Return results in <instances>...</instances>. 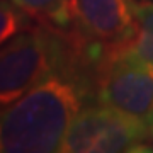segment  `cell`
Listing matches in <instances>:
<instances>
[{
	"mask_svg": "<svg viewBox=\"0 0 153 153\" xmlns=\"http://www.w3.org/2000/svg\"><path fill=\"white\" fill-rule=\"evenodd\" d=\"M97 53H83L0 111V153L61 152L78 111L94 97Z\"/></svg>",
	"mask_w": 153,
	"mask_h": 153,
	"instance_id": "obj_1",
	"label": "cell"
},
{
	"mask_svg": "<svg viewBox=\"0 0 153 153\" xmlns=\"http://www.w3.org/2000/svg\"><path fill=\"white\" fill-rule=\"evenodd\" d=\"M87 51L78 34L41 24L21 31L0 48V111Z\"/></svg>",
	"mask_w": 153,
	"mask_h": 153,
	"instance_id": "obj_2",
	"label": "cell"
},
{
	"mask_svg": "<svg viewBox=\"0 0 153 153\" xmlns=\"http://www.w3.org/2000/svg\"><path fill=\"white\" fill-rule=\"evenodd\" d=\"M61 152H153L150 124L109 105L87 104L71 121L61 145Z\"/></svg>",
	"mask_w": 153,
	"mask_h": 153,
	"instance_id": "obj_3",
	"label": "cell"
},
{
	"mask_svg": "<svg viewBox=\"0 0 153 153\" xmlns=\"http://www.w3.org/2000/svg\"><path fill=\"white\" fill-rule=\"evenodd\" d=\"M94 97L97 102L153 123V65L119 44L97 61Z\"/></svg>",
	"mask_w": 153,
	"mask_h": 153,
	"instance_id": "obj_4",
	"label": "cell"
},
{
	"mask_svg": "<svg viewBox=\"0 0 153 153\" xmlns=\"http://www.w3.org/2000/svg\"><path fill=\"white\" fill-rule=\"evenodd\" d=\"M70 16L75 34L102 49L124 44L134 33L131 0H71Z\"/></svg>",
	"mask_w": 153,
	"mask_h": 153,
	"instance_id": "obj_5",
	"label": "cell"
},
{
	"mask_svg": "<svg viewBox=\"0 0 153 153\" xmlns=\"http://www.w3.org/2000/svg\"><path fill=\"white\" fill-rule=\"evenodd\" d=\"M134 33L124 46L131 55L153 65V4L131 0Z\"/></svg>",
	"mask_w": 153,
	"mask_h": 153,
	"instance_id": "obj_6",
	"label": "cell"
},
{
	"mask_svg": "<svg viewBox=\"0 0 153 153\" xmlns=\"http://www.w3.org/2000/svg\"><path fill=\"white\" fill-rule=\"evenodd\" d=\"M34 21L48 26L66 29L71 22V0H10Z\"/></svg>",
	"mask_w": 153,
	"mask_h": 153,
	"instance_id": "obj_7",
	"label": "cell"
},
{
	"mask_svg": "<svg viewBox=\"0 0 153 153\" xmlns=\"http://www.w3.org/2000/svg\"><path fill=\"white\" fill-rule=\"evenodd\" d=\"M33 21V17H29L24 10H21L14 2L0 0V48L16 34L31 27Z\"/></svg>",
	"mask_w": 153,
	"mask_h": 153,
	"instance_id": "obj_8",
	"label": "cell"
},
{
	"mask_svg": "<svg viewBox=\"0 0 153 153\" xmlns=\"http://www.w3.org/2000/svg\"><path fill=\"white\" fill-rule=\"evenodd\" d=\"M150 134H152V141H153V123H150Z\"/></svg>",
	"mask_w": 153,
	"mask_h": 153,
	"instance_id": "obj_9",
	"label": "cell"
}]
</instances>
